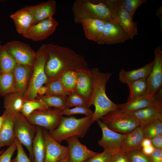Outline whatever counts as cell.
Masks as SVG:
<instances>
[{"label":"cell","mask_w":162,"mask_h":162,"mask_svg":"<svg viewBox=\"0 0 162 162\" xmlns=\"http://www.w3.org/2000/svg\"><path fill=\"white\" fill-rule=\"evenodd\" d=\"M47 57L45 71L48 80L60 77L66 71L89 70L84 57L67 47L50 44H46Z\"/></svg>","instance_id":"obj_1"},{"label":"cell","mask_w":162,"mask_h":162,"mask_svg":"<svg viewBox=\"0 0 162 162\" xmlns=\"http://www.w3.org/2000/svg\"><path fill=\"white\" fill-rule=\"evenodd\" d=\"M93 82L92 94L89 102V106L93 105L95 110L92 116L93 123L109 112L117 109V104L113 102L107 97L106 93V85L112 72H100L97 68L90 69Z\"/></svg>","instance_id":"obj_2"},{"label":"cell","mask_w":162,"mask_h":162,"mask_svg":"<svg viewBox=\"0 0 162 162\" xmlns=\"http://www.w3.org/2000/svg\"><path fill=\"white\" fill-rule=\"evenodd\" d=\"M72 10L74 21L77 24L89 19L104 22L114 21L109 9L102 0H76Z\"/></svg>","instance_id":"obj_3"},{"label":"cell","mask_w":162,"mask_h":162,"mask_svg":"<svg viewBox=\"0 0 162 162\" xmlns=\"http://www.w3.org/2000/svg\"><path fill=\"white\" fill-rule=\"evenodd\" d=\"M92 116H86L80 118L63 116L58 127L53 130L49 131V133L59 143L72 136L83 138L92 124Z\"/></svg>","instance_id":"obj_4"},{"label":"cell","mask_w":162,"mask_h":162,"mask_svg":"<svg viewBox=\"0 0 162 162\" xmlns=\"http://www.w3.org/2000/svg\"><path fill=\"white\" fill-rule=\"evenodd\" d=\"M46 47V44H43L36 52L32 72L24 94L26 100L36 98L38 96V90L48 80L45 71L47 57Z\"/></svg>","instance_id":"obj_5"},{"label":"cell","mask_w":162,"mask_h":162,"mask_svg":"<svg viewBox=\"0 0 162 162\" xmlns=\"http://www.w3.org/2000/svg\"><path fill=\"white\" fill-rule=\"evenodd\" d=\"M100 119L110 129L125 134L139 126L136 120L129 114L117 109L109 112Z\"/></svg>","instance_id":"obj_6"},{"label":"cell","mask_w":162,"mask_h":162,"mask_svg":"<svg viewBox=\"0 0 162 162\" xmlns=\"http://www.w3.org/2000/svg\"><path fill=\"white\" fill-rule=\"evenodd\" d=\"M109 9L112 19L133 39L138 34L137 22L122 7L120 0H102Z\"/></svg>","instance_id":"obj_7"},{"label":"cell","mask_w":162,"mask_h":162,"mask_svg":"<svg viewBox=\"0 0 162 162\" xmlns=\"http://www.w3.org/2000/svg\"><path fill=\"white\" fill-rule=\"evenodd\" d=\"M62 110L52 108L38 110L26 118L32 124L43 127L51 131L60 124L63 116Z\"/></svg>","instance_id":"obj_8"},{"label":"cell","mask_w":162,"mask_h":162,"mask_svg":"<svg viewBox=\"0 0 162 162\" xmlns=\"http://www.w3.org/2000/svg\"><path fill=\"white\" fill-rule=\"evenodd\" d=\"M15 137L28 150L31 159L34 161L32 145L37 128L30 123L21 112H17L14 125Z\"/></svg>","instance_id":"obj_9"},{"label":"cell","mask_w":162,"mask_h":162,"mask_svg":"<svg viewBox=\"0 0 162 162\" xmlns=\"http://www.w3.org/2000/svg\"><path fill=\"white\" fill-rule=\"evenodd\" d=\"M3 46L16 63L33 67L36 52L28 44L18 40H13Z\"/></svg>","instance_id":"obj_10"},{"label":"cell","mask_w":162,"mask_h":162,"mask_svg":"<svg viewBox=\"0 0 162 162\" xmlns=\"http://www.w3.org/2000/svg\"><path fill=\"white\" fill-rule=\"evenodd\" d=\"M154 59L152 70L146 78L147 88L146 97L153 96L162 86V51L159 46L154 50Z\"/></svg>","instance_id":"obj_11"},{"label":"cell","mask_w":162,"mask_h":162,"mask_svg":"<svg viewBox=\"0 0 162 162\" xmlns=\"http://www.w3.org/2000/svg\"><path fill=\"white\" fill-rule=\"evenodd\" d=\"M96 121L102 132V137L98 141V144L104 148V151L112 155L119 152L126 134L111 130L100 119Z\"/></svg>","instance_id":"obj_12"},{"label":"cell","mask_w":162,"mask_h":162,"mask_svg":"<svg viewBox=\"0 0 162 162\" xmlns=\"http://www.w3.org/2000/svg\"><path fill=\"white\" fill-rule=\"evenodd\" d=\"M58 23L53 17L44 20L32 26L22 36L34 41L43 40L53 33Z\"/></svg>","instance_id":"obj_13"},{"label":"cell","mask_w":162,"mask_h":162,"mask_svg":"<svg viewBox=\"0 0 162 162\" xmlns=\"http://www.w3.org/2000/svg\"><path fill=\"white\" fill-rule=\"evenodd\" d=\"M130 39L128 34L115 21L105 22L102 37L99 44L111 45L123 43Z\"/></svg>","instance_id":"obj_14"},{"label":"cell","mask_w":162,"mask_h":162,"mask_svg":"<svg viewBox=\"0 0 162 162\" xmlns=\"http://www.w3.org/2000/svg\"><path fill=\"white\" fill-rule=\"evenodd\" d=\"M46 146L44 162H58L69 154L68 146L60 145L51 136L46 129L42 130Z\"/></svg>","instance_id":"obj_15"},{"label":"cell","mask_w":162,"mask_h":162,"mask_svg":"<svg viewBox=\"0 0 162 162\" xmlns=\"http://www.w3.org/2000/svg\"><path fill=\"white\" fill-rule=\"evenodd\" d=\"M162 88L156 92L154 95L150 98L146 95L132 101L121 104H117V109L129 114L136 111L162 103Z\"/></svg>","instance_id":"obj_16"},{"label":"cell","mask_w":162,"mask_h":162,"mask_svg":"<svg viewBox=\"0 0 162 162\" xmlns=\"http://www.w3.org/2000/svg\"><path fill=\"white\" fill-rule=\"evenodd\" d=\"M78 138L73 136L65 140L69 148V162H84L89 158L99 153L88 149L80 142Z\"/></svg>","instance_id":"obj_17"},{"label":"cell","mask_w":162,"mask_h":162,"mask_svg":"<svg viewBox=\"0 0 162 162\" xmlns=\"http://www.w3.org/2000/svg\"><path fill=\"white\" fill-rule=\"evenodd\" d=\"M17 112L9 110H5L3 114L4 121L0 133V148L10 146L14 142L15 136L14 125Z\"/></svg>","instance_id":"obj_18"},{"label":"cell","mask_w":162,"mask_h":162,"mask_svg":"<svg viewBox=\"0 0 162 162\" xmlns=\"http://www.w3.org/2000/svg\"><path fill=\"white\" fill-rule=\"evenodd\" d=\"M136 120L143 127L157 120H162V103L128 114Z\"/></svg>","instance_id":"obj_19"},{"label":"cell","mask_w":162,"mask_h":162,"mask_svg":"<svg viewBox=\"0 0 162 162\" xmlns=\"http://www.w3.org/2000/svg\"><path fill=\"white\" fill-rule=\"evenodd\" d=\"M26 7L32 14L33 25L43 20L53 17L56 11V4L55 0H50Z\"/></svg>","instance_id":"obj_20"},{"label":"cell","mask_w":162,"mask_h":162,"mask_svg":"<svg viewBox=\"0 0 162 162\" xmlns=\"http://www.w3.org/2000/svg\"><path fill=\"white\" fill-rule=\"evenodd\" d=\"M33 67L26 64L16 63L13 70L15 83V92L24 94L32 72Z\"/></svg>","instance_id":"obj_21"},{"label":"cell","mask_w":162,"mask_h":162,"mask_svg":"<svg viewBox=\"0 0 162 162\" xmlns=\"http://www.w3.org/2000/svg\"><path fill=\"white\" fill-rule=\"evenodd\" d=\"M76 72L77 82L75 91L89 102L93 89V80L91 73L89 70H80Z\"/></svg>","instance_id":"obj_22"},{"label":"cell","mask_w":162,"mask_h":162,"mask_svg":"<svg viewBox=\"0 0 162 162\" xmlns=\"http://www.w3.org/2000/svg\"><path fill=\"white\" fill-rule=\"evenodd\" d=\"M142 127L139 126L126 134L119 152L124 153L136 150H142L141 142L145 138Z\"/></svg>","instance_id":"obj_23"},{"label":"cell","mask_w":162,"mask_h":162,"mask_svg":"<svg viewBox=\"0 0 162 162\" xmlns=\"http://www.w3.org/2000/svg\"><path fill=\"white\" fill-rule=\"evenodd\" d=\"M85 35L88 40L97 42L101 38L104 30L105 22L93 19L83 20L81 23Z\"/></svg>","instance_id":"obj_24"},{"label":"cell","mask_w":162,"mask_h":162,"mask_svg":"<svg viewBox=\"0 0 162 162\" xmlns=\"http://www.w3.org/2000/svg\"><path fill=\"white\" fill-rule=\"evenodd\" d=\"M17 33L24 35L32 25V17L29 11L25 7L11 15Z\"/></svg>","instance_id":"obj_25"},{"label":"cell","mask_w":162,"mask_h":162,"mask_svg":"<svg viewBox=\"0 0 162 162\" xmlns=\"http://www.w3.org/2000/svg\"><path fill=\"white\" fill-rule=\"evenodd\" d=\"M154 61L141 68L129 71L122 69L119 74V80L123 83L128 82L144 78H147L150 73Z\"/></svg>","instance_id":"obj_26"},{"label":"cell","mask_w":162,"mask_h":162,"mask_svg":"<svg viewBox=\"0 0 162 162\" xmlns=\"http://www.w3.org/2000/svg\"><path fill=\"white\" fill-rule=\"evenodd\" d=\"M36 128V133L32 145L34 161L44 162L46 155V146L42 130L39 126Z\"/></svg>","instance_id":"obj_27"},{"label":"cell","mask_w":162,"mask_h":162,"mask_svg":"<svg viewBox=\"0 0 162 162\" xmlns=\"http://www.w3.org/2000/svg\"><path fill=\"white\" fill-rule=\"evenodd\" d=\"M4 101L5 110H9L16 112H20L26 100L24 95L18 92H14L6 94Z\"/></svg>","instance_id":"obj_28"},{"label":"cell","mask_w":162,"mask_h":162,"mask_svg":"<svg viewBox=\"0 0 162 162\" xmlns=\"http://www.w3.org/2000/svg\"><path fill=\"white\" fill-rule=\"evenodd\" d=\"M126 84L129 89L127 102L146 95L147 88L146 78H142Z\"/></svg>","instance_id":"obj_29"},{"label":"cell","mask_w":162,"mask_h":162,"mask_svg":"<svg viewBox=\"0 0 162 162\" xmlns=\"http://www.w3.org/2000/svg\"><path fill=\"white\" fill-rule=\"evenodd\" d=\"M44 86L47 89L46 95L68 96L72 92L64 87L61 81L60 77L48 80Z\"/></svg>","instance_id":"obj_30"},{"label":"cell","mask_w":162,"mask_h":162,"mask_svg":"<svg viewBox=\"0 0 162 162\" xmlns=\"http://www.w3.org/2000/svg\"><path fill=\"white\" fill-rule=\"evenodd\" d=\"M68 96L38 95V98L42 101L48 108L63 110L68 108L66 102Z\"/></svg>","instance_id":"obj_31"},{"label":"cell","mask_w":162,"mask_h":162,"mask_svg":"<svg viewBox=\"0 0 162 162\" xmlns=\"http://www.w3.org/2000/svg\"><path fill=\"white\" fill-rule=\"evenodd\" d=\"M15 83L13 72H0V95L5 96L15 92Z\"/></svg>","instance_id":"obj_32"},{"label":"cell","mask_w":162,"mask_h":162,"mask_svg":"<svg viewBox=\"0 0 162 162\" xmlns=\"http://www.w3.org/2000/svg\"><path fill=\"white\" fill-rule=\"evenodd\" d=\"M16 63L3 45L0 46V72H13Z\"/></svg>","instance_id":"obj_33"},{"label":"cell","mask_w":162,"mask_h":162,"mask_svg":"<svg viewBox=\"0 0 162 162\" xmlns=\"http://www.w3.org/2000/svg\"><path fill=\"white\" fill-rule=\"evenodd\" d=\"M61 82L64 87L71 92L75 91L77 82V76L76 71L68 70L61 76Z\"/></svg>","instance_id":"obj_34"},{"label":"cell","mask_w":162,"mask_h":162,"mask_svg":"<svg viewBox=\"0 0 162 162\" xmlns=\"http://www.w3.org/2000/svg\"><path fill=\"white\" fill-rule=\"evenodd\" d=\"M48 108L42 101L36 98L33 100H26L20 112L27 117L35 111Z\"/></svg>","instance_id":"obj_35"},{"label":"cell","mask_w":162,"mask_h":162,"mask_svg":"<svg viewBox=\"0 0 162 162\" xmlns=\"http://www.w3.org/2000/svg\"><path fill=\"white\" fill-rule=\"evenodd\" d=\"M146 138L150 139L158 135L162 134V120H157L142 127Z\"/></svg>","instance_id":"obj_36"},{"label":"cell","mask_w":162,"mask_h":162,"mask_svg":"<svg viewBox=\"0 0 162 162\" xmlns=\"http://www.w3.org/2000/svg\"><path fill=\"white\" fill-rule=\"evenodd\" d=\"M89 102L88 100L75 91L68 96L66 105L68 108L72 106L89 108Z\"/></svg>","instance_id":"obj_37"},{"label":"cell","mask_w":162,"mask_h":162,"mask_svg":"<svg viewBox=\"0 0 162 162\" xmlns=\"http://www.w3.org/2000/svg\"><path fill=\"white\" fill-rule=\"evenodd\" d=\"M129 162H151L149 156L142 150H133L124 153Z\"/></svg>","instance_id":"obj_38"},{"label":"cell","mask_w":162,"mask_h":162,"mask_svg":"<svg viewBox=\"0 0 162 162\" xmlns=\"http://www.w3.org/2000/svg\"><path fill=\"white\" fill-rule=\"evenodd\" d=\"M124 8L133 18L136 9L147 0H120Z\"/></svg>","instance_id":"obj_39"},{"label":"cell","mask_w":162,"mask_h":162,"mask_svg":"<svg viewBox=\"0 0 162 162\" xmlns=\"http://www.w3.org/2000/svg\"><path fill=\"white\" fill-rule=\"evenodd\" d=\"M62 113L63 115H65L69 116L71 115L78 114H85L86 116H90L92 115L93 112L89 108L76 107L72 109H70L68 107L62 110Z\"/></svg>","instance_id":"obj_40"},{"label":"cell","mask_w":162,"mask_h":162,"mask_svg":"<svg viewBox=\"0 0 162 162\" xmlns=\"http://www.w3.org/2000/svg\"><path fill=\"white\" fill-rule=\"evenodd\" d=\"M14 142L16 146L17 154L13 159L15 162H32L28 158L25 152L22 145L18 140L15 137Z\"/></svg>","instance_id":"obj_41"},{"label":"cell","mask_w":162,"mask_h":162,"mask_svg":"<svg viewBox=\"0 0 162 162\" xmlns=\"http://www.w3.org/2000/svg\"><path fill=\"white\" fill-rule=\"evenodd\" d=\"M112 155L108 152L104 151L102 153L91 157L84 162H109Z\"/></svg>","instance_id":"obj_42"},{"label":"cell","mask_w":162,"mask_h":162,"mask_svg":"<svg viewBox=\"0 0 162 162\" xmlns=\"http://www.w3.org/2000/svg\"><path fill=\"white\" fill-rule=\"evenodd\" d=\"M16 146L14 142L0 155V162H11V158Z\"/></svg>","instance_id":"obj_43"},{"label":"cell","mask_w":162,"mask_h":162,"mask_svg":"<svg viewBox=\"0 0 162 162\" xmlns=\"http://www.w3.org/2000/svg\"><path fill=\"white\" fill-rule=\"evenodd\" d=\"M149 157L151 162H162V150L155 148Z\"/></svg>","instance_id":"obj_44"},{"label":"cell","mask_w":162,"mask_h":162,"mask_svg":"<svg viewBox=\"0 0 162 162\" xmlns=\"http://www.w3.org/2000/svg\"><path fill=\"white\" fill-rule=\"evenodd\" d=\"M109 162H129L124 153L118 152L111 157Z\"/></svg>","instance_id":"obj_45"},{"label":"cell","mask_w":162,"mask_h":162,"mask_svg":"<svg viewBox=\"0 0 162 162\" xmlns=\"http://www.w3.org/2000/svg\"><path fill=\"white\" fill-rule=\"evenodd\" d=\"M150 139L155 148L162 150V134L156 136Z\"/></svg>","instance_id":"obj_46"},{"label":"cell","mask_w":162,"mask_h":162,"mask_svg":"<svg viewBox=\"0 0 162 162\" xmlns=\"http://www.w3.org/2000/svg\"><path fill=\"white\" fill-rule=\"evenodd\" d=\"M155 148L152 145L143 147L142 149V152L146 155L149 156L152 153Z\"/></svg>","instance_id":"obj_47"},{"label":"cell","mask_w":162,"mask_h":162,"mask_svg":"<svg viewBox=\"0 0 162 162\" xmlns=\"http://www.w3.org/2000/svg\"><path fill=\"white\" fill-rule=\"evenodd\" d=\"M47 92V89L45 86H42L38 90V95H43L46 94Z\"/></svg>","instance_id":"obj_48"},{"label":"cell","mask_w":162,"mask_h":162,"mask_svg":"<svg viewBox=\"0 0 162 162\" xmlns=\"http://www.w3.org/2000/svg\"><path fill=\"white\" fill-rule=\"evenodd\" d=\"M151 145L152 144L150 140L147 138H144L141 142V146L142 148Z\"/></svg>","instance_id":"obj_49"},{"label":"cell","mask_w":162,"mask_h":162,"mask_svg":"<svg viewBox=\"0 0 162 162\" xmlns=\"http://www.w3.org/2000/svg\"><path fill=\"white\" fill-rule=\"evenodd\" d=\"M69 155L68 154L61 159L58 162H69Z\"/></svg>","instance_id":"obj_50"},{"label":"cell","mask_w":162,"mask_h":162,"mask_svg":"<svg viewBox=\"0 0 162 162\" xmlns=\"http://www.w3.org/2000/svg\"><path fill=\"white\" fill-rule=\"evenodd\" d=\"M4 117L3 115L0 116V133L1 131L3 123Z\"/></svg>","instance_id":"obj_51"},{"label":"cell","mask_w":162,"mask_h":162,"mask_svg":"<svg viewBox=\"0 0 162 162\" xmlns=\"http://www.w3.org/2000/svg\"><path fill=\"white\" fill-rule=\"evenodd\" d=\"M3 150H2L1 151H0V155L2 154V153L3 152Z\"/></svg>","instance_id":"obj_52"},{"label":"cell","mask_w":162,"mask_h":162,"mask_svg":"<svg viewBox=\"0 0 162 162\" xmlns=\"http://www.w3.org/2000/svg\"><path fill=\"white\" fill-rule=\"evenodd\" d=\"M11 162H14V160H11Z\"/></svg>","instance_id":"obj_53"},{"label":"cell","mask_w":162,"mask_h":162,"mask_svg":"<svg viewBox=\"0 0 162 162\" xmlns=\"http://www.w3.org/2000/svg\"><path fill=\"white\" fill-rule=\"evenodd\" d=\"M1 40H0V46L1 45Z\"/></svg>","instance_id":"obj_54"}]
</instances>
